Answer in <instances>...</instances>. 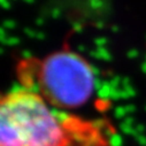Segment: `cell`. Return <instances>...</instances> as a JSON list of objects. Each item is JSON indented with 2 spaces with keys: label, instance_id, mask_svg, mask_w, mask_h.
I'll use <instances>...</instances> for the list:
<instances>
[{
  "label": "cell",
  "instance_id": "6da1fadb",
  "mask_svg": "<svg viewBox=\"0 0 146 146\" xmlns=\"http://www.w3.org/2000/svg\"><path fill=\"white\" fill-rule=\"evenodd\" d=\"M101 121L69 114L17 88L0 102V146H109Z\"/></svg>",
  "mask_w": 146,
  "mask_h": 146
},
{
  "label": "cell",
  "instance_id": "7a4b0ae2",
  "mask_svg": "<svg viewBox=\"0 0 146 146\" xmlns=\"http://www.w3.org/2000/svg\"><path fill=\"white\" fill-rule=\"evenodd\" d=\"M16 71L23 89L60 111L82 106L90 99L94 89L92 67L83 56L69 48L43 58L22 59Z\"/></svg>",
  "mask_w": 146,
  "mask_h": 146
}]
</instances>
